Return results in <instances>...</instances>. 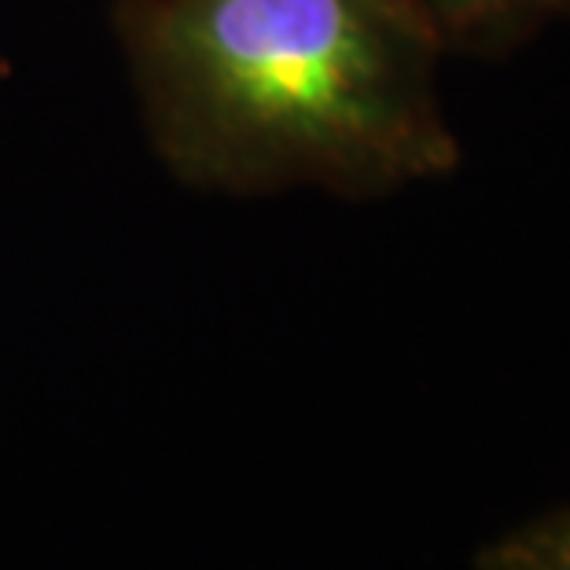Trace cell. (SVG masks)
<instances>
[{
  "label": "cell",
  "mask_w": 570,
  "mask_h": 570,
  "mask_svg": "<svg viewBox=\"0 0 570 570\" xmlns=\"http://www.w3.org/2000/svg\"><path fill=\"white\" fill-rule=\"evenodd\" d=\"M479 570H570V508L530 519L479 552Z\"/></svg>",
  "instance_id": "3"
},
{
  "label": "cell",
  "mask_w": 570,
  "mask_h": 570,
  "mask_svg": "<svg viewBox=\"0 0 570 570\" xmlns=\"http://www.w3.org/2000/svg\"><path fill=\"white\" fill-rule=\"evenodd\" d=\"M118 41L185 185L375 199L460 163L445 56L405 0H118Z\"/></svg>",
  "instance_id": "1"
},
{
  "label": "cell",
  "mask_w": 570,
  "mask_h": 570,
  "mask_svg": "<svg viewBox=\"0 0 570 570\" xmlns=\"http://www.w3.org/2000/svg\"><path fill=\"white\" fill-rule=\"evenodd\" d=\"M442 56H504L549 27H570V0H405Z\"/></svg>",
  "instance_id": "2"
}]
</instances>
